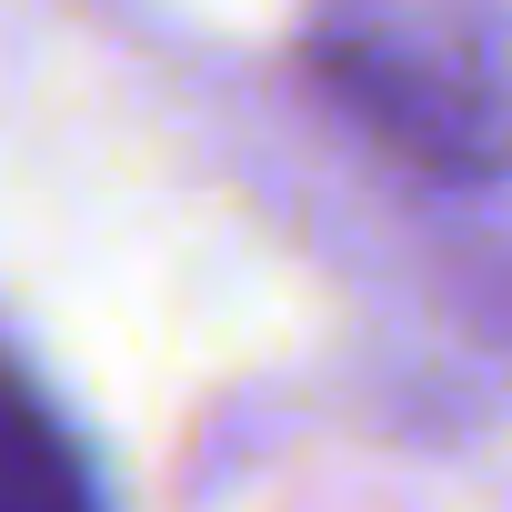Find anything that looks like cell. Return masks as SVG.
Returning <instances> with one entry per match:
<instances>
[{
    "label": "cell",
    "instance_id": "obj_1",
    "mask_svg": "<svg viewBox=\"0 0 512 512\" xmlns=\"http://www.w3.org/2000/svg\"><path fill=\"white\" fill-rule=\"evenodd\" d=\"M0 512H101L81 442L61 432V412L31 392L21 362H0Z\"/></svg>",
    "mask_w": 512,
    "mask_h": 512
}]
</instances>
